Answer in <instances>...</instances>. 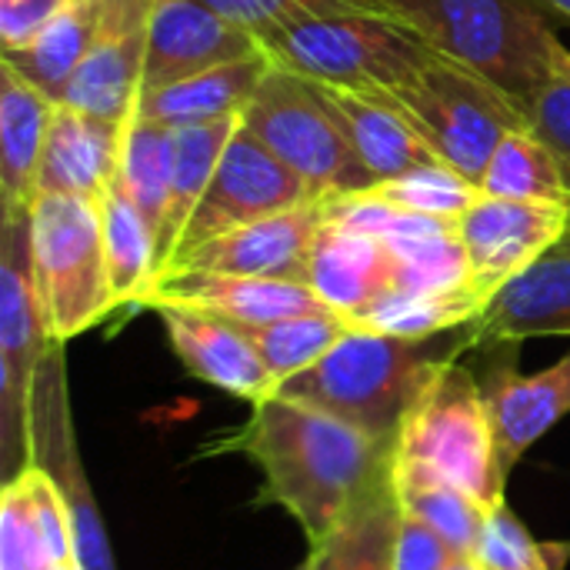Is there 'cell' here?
I'll use <instances>...</instances> for the list:
<instances>
[{
    "mask_svg": "<svg viewBox=\"0 0 570 570\" xmlns=\"http://www.w3.org/2000/svg\"><path fill=\"white\" fill-rule=\"evenodd\" d=\"M200 454H244L254 461L264 478L261 504L287 511L317 544L354 494L391 461V444L274 394L254 404L244 428L210 438Z\"/></svg>",
    "mask_w": 570,
    "mask_h": 570,
    "instance_id": "cell-1",
    "label": "cell"
},
{
    "mask_svg": "<svg viewBox=\"0 0 570 570\" xmlns=\"http://www.w3.org/2000/svg\"><path fill=\"white\" fill-rule=\"evenodd\" d=\"M354 7L391 17L524 107L554 73L561 37L544 0H354Z\"/></svg>",
    "mask_w": 570,
    "mask_h": 570,
    "instance_id": "cell-2",
    "label": "cell"
},
{
    "mask_svg": "<svg viewBox=\"0 0 570 570\" xmlns=\"http://www.w3.org/2000/svg\"><path fill=\"white\" fill-rule=\"evenodd\" d=\"M391 471L397 481L451 484L488 511L508 501V474L498 458L484 387L458 357L431 371L401 417L391 444Z\"/></svg>",
    "mask_w": 570,
    "mask_h": 570,
    "instance_id": "cell-3",
    "label": "cell"
},
{
    "mask_svg": "<svg viewBox=\"0 0 570 570\" xmlns=\"http://www.w3.org/2000/svg\"><path fill=\"white\" fill-rule=\"evenodd\" d=\"M468 347V334L458 344L441 347L438 337L411 341L351 331L314 367L284 381L277 394L317 407L374 441L394 444L401 417L414 404L431 371Z\"/></svg>",
    "mask_w": 570,
    "mask_h": 570,
    "instance_id": "cell-4",
    "label": "cell"
},
{
    "mask_svg": "<svg viewBox=\"0 0 570 570\" xmlns=\"http://www.w3.org/2000/svg\"><path fill=\"white\" fill-rule=\"evenodd\" d=\"M257 40L271 67L354 90L394 87L434 53L407 27L364 7L301 13Z\"/></svg>",
    "mask_w": 570,
    "mask_h": 570,
    "instance_id": "cell-5",
    "label": "cell"
},
{
    "mask_svg": "<svg viewBox=\"0 0 570 570\" xmlns=\"http://www.w3.org/2000/svg\"><path fill=\"white\" fill-rule=\"evenodd\" d=\"M371 94L397 107L431 150L474 184H481L501 137L531 127L521 100L444 53H431L407 80Z\"/></svg>",
    "mask_w": 570,
    "mask_h": 570,
    "instance_id": "cell-6",
    "label": "cell"
},
{
    "mask_svg": "<svg viewBox=\"0 0 570 570\" xmlns=\"http://www.w3.org/2000/svg\"><path fill=\"white\" fill-rule=\"evenodd\" d=\"M240 124L321 200L361 194L377 184L334 110L321 100L317 87L291 70L271 67L264 73L240 110Z\"/></svg>",
    "mask_w": 570,
    "mask_h": 570,
    "instance_id": "cell-7",
    "label": "cell"
},
{
    "mask_svg": "<svg viewBox=\"0 0 570 570\" xmlns=\"http://www.w3.org/2000/svg\"><path fill=\"white\" fill-rule=\"evenodd\" d=\"M30 234L47 334L67 344L117 311L107 284L100 210L83 197L37 194Z\"/></svg>",
    "mask_w": 570,
    "mask_h": 570,
    "instance_id": "cell-8",
    "label": "cell"
},
{
    "mask_svg": "<svg viewBox=\"0 0 570 570\" xmlns=\"http://www.w3.org/2000/svg\"><path fill=\"white\" fill-rule=\"evenodd\" d=\"M50 344L33 267L30 214L0 230V471L3 484L27 468V404Z\"/></svg>",
    "mask_w": 570,
    "mask_h": 570,
    "instance_id": "cell-9",
    "label": "cell"
},
{
    "mask_svg": "<svg viewBox=\"0 0 570 570\" xmlns=\"http://www.w3.org/2000/svg\"><path fill=\"white\" fill-rule=\"evenodd\" d=\"M27 464L50 474L57 491L63 494L70 518H73V541H77V564L80 570H117L110 541L104 531V518L97 511L80 448H77V428L67 394V364H63V344L50 341L33 384H30V404H27Z\"/></svg>",
    "mask_w": 570,
    "mask_h": 570,
    "instance_id": "cell-10",
    "label": "cell"
},
{
    "mask_svg": "<svg viewBox=\"0 0 570 570\" xmlns=\"http://www.w3.org/2000/svg\"><path fill=\"white\" fill-rule=\"evenodd\" d=\"M311 200H321V197L277 154H271L244 124H237L214 170V180L180 237L177 257L244 224H254L261 217H271V214H281Z\"/></svg>",
    "mask_w": 570,
    "mask_h": 570,
    "instance_id": "cell-11",
    "label": "cell"
},
{
    "mask_svg": "<svg viewBox=\"0 0 570 570\" xmlns=\"http://www.w3.org/2000/svg\"><path fill=\"white\" fill-rule=\"evenodd\" d=\"M461 240L471 264V287L491 297L518 274L551 254L570 227V204L481 197L461 220Z\"/></svg>",
    "mask_w": 570,
    "mask_h": 570,
    "instance_id": "cell-12",
    "label": "cell"
},
{
    "mask_svg": "<svg viewBox=\"0 0 570 570\" xmlns=\"http://www.w3.org/2000/svg\"><path fill=\"white\" fill-rule=\"evenodd\" d=\"M150 10L154 0H107L97 40L70 77L60 104L120 124L130 120L144 87Z\"/></svg>",
    "mask_w": 570,
    "mask_h": 570,
    "instance_id": "cell-13",
    "label": "cell"
},
{
    "mask_svg": "<svg viewBox=\"0 0 570 570\" xmlns=\"http://www.w3.org/2000/svg\"><path fill=\"white\" fill-rule=\"evenodd\" d=\"M187 307L204 311L237 327H261L297 314L331 311L311 284L274 277H237L217 271H167L140 297L137 311Z\"/></svg>",
    "mask_w": 570,
    "mask_h": 570,
    "instance_id": "cell-14",
    "label": "cell"
},
{
    "mask_svg": "<svg viewBox=\"0 0 570 570\" xmlns=\"http://www.w3.org/2000/svg\"><path fill=\"white\" fill-rule=\"evenodd\" d=\"M321 217V200L261 217L200 244L197 250L177 257L167 271H217L237 277H274L307 284V264Z\"/></svg>",
    "mask_w": 570,
    "mask_h": 570,
    "instance_id": "cell-15",
    "label": "cell"
},
{
    "mask_svg": "<svg viewBox=\"0 0 570 570\" xmlns=\"http://www.w3.org/2000/svg\"><path fill=\"white\" fill-rule=\"evenodd\" d=\"M250 53H261V40L207 10L200 0H154L140 90L164 87Z\"/></svg>",
    "mask_w": 570,
    "mask_h": 570,
    "instance_id": "cell-16",
    "label": "cell"
},
{
    "mask_svg": "<svg viewBox=\"0 0 570 570\" xmlns=\"http://www.w3.org/2000/svg\"><path fill=\"white\" fill-rule=\"evenodd\" d=\"M177 361L204 384L247 401L250 407L277 394V381L261 361L244 327L204 311L157 307Z\"/></svg>",
    "mask_w": 570,
    "mask_h": 570,
    "instance_id": "cell-17",
    "label": "cell"
},
{
    "mask_svg": "<svg viewBox=\"0 0 570 570\" xmlns=\"http://www.w3.org/2000/svg\"><path fill=\"white\" fill-rule=\"evenodd\" d=\"M471 347H514L531 337H570V250L554 247L504 284L464 327Z\"/></svg>",
    "mask_w": 570,
    "mask_h": 570,
    "instance_id": "cell-18",
    "label": "cell"
},
{
    "mask_svg": "<svg viewBox=\"0 0 570 570\" xmlns=\"http://www.w3.org/2000/svg\"><path fill=\"white\" fill-rule=\"evenodd\" d=\"M481 387L494 421L498 458L511 478L521 458L570 414V354L538 374L501 364Z\"/></svg>",
    "mask_w": 570,
    "mask_h": 570,
    "instance_id": "cell-19",
    "label": "cell"
},
{
    "mask_svg": "<svg viewBox=\"0 0 570 570\" xmlns=\"http://www.w3.org/2000/svg\"><path fill=\"white\" fill-rule=\"evenodd\" d=\"M124 124L57 104L37 170V194L100 200L117 177Z\"/></svg>",
    "mask_w": 570,
    "mask_h": 570,
    "instance_id": "cell-20",
    "label": "cell"
},
{
    "mask_svg": "<svg viewBox=\"0 0 570 570\" xmlns=\"http://www.w3.org/2000/svg\"><path fill=\"white\" fill-rule=\"evenodd\" d=\"M307 284L331 311L354 317L394 291V254L381 237L321 217Z\"/></svg>",
    "mask_w": 570,
    "mask_h": 570,
    "instance_id": "cell-21",
    "label": "cell"
},
{
    "mask_svg": "<svg viewBox=\"0 0 570 570\" xmlns=\"http://www.w3.org/2000/svg\"><path fill=\"white\" fill-rule=\"evenodd\" d=\"M311 83L317 87L321 100L334 110V117L347 130L357 157L377 177V184L411 174L417 167L444 164L431 150V144L414 130V124L397 107H391L384 97H377L371 90L341 87V83H317V80H311Z\"/></svg>",
    "mask_w": 570,
    "mask_h": 570,
    "instance_id": "cell-22",
    "label": "cell"
},
{
    "mask_svg": "<svg viewBox=\"0 0 570 570\" xmlns=\"http://www.w3.org/2000/svg\"><path fill=\"white\" fill-rule=\"evenodd\" d=\"M57 100L0 60V200L3 220L23 217L37 197V170Z\"/></svg>",
    "mask_w": 570,
    "mask_h": 570,
    "instance_id": "cell-23",
    "label": "cell"
},
{
    "mask_svg": "<svg viewBox=\"0 0 570 570\" xmlns=\"http://www.w3.org/2000/svg\"><path fill=\"white\" fill-rule=\"evenodd\" d=\"M401 498L391 461L354 494L337 524L311 544V570H394Z\"/></svg>",
    "mask_w": 570,
    "mask_h": 570,
    "instance_id": "cell-24",
    "label": "cell"
},
{
    "mask_svg": "<svg viewBox=\"0 0 570 570\" xmlns=\"http://www.w3.org/2000/svg\"><path fill=\"white\" fill-rule=\"evenodd\" d=\"M267 70H271V60L264 53L217 63L194 77L140 90L134 114L144 120L167 124L174 130L190 127V124H210L220 117H237L247 107V100L254 97V90Z\"/></svg>",
    "mask_w": 570,
    "mask_h": 570,
    "instance_id": "cell-25",
    "label": "cell"
},
{
    "mask_svg": "<svg viewBox=\"0 0 570 570\" xmlns=\"http://www.w3.org/2000/svg\"><path fill=\"white\" fill-rule=\"evenodd\" d=\"M237 124H240V114L174 130V177H170L164 220L157 230V277L174 264L180 237L187 224L194 220Z\"/></svg>",
    "mask_w": 570,
    "mask_h": 570,
    "instance_id": "cell-26",
    "label": "cell"
},
{
    "mask_svg": "<svg viewBox=\"0 0 570 570\" xmlns=\"http://www.w3.org/2000/svg\"><path fill=\"white\" fill-rule=\"evenodd\" d=\"M107 0H73L63 7L30 43L17 50H3L0 60L20 70L37 90H43L50 100L60 104L70 77L90 53L100 20H104Z\"/></svg>",
    "mask_w": 570,
    "mask_h": 570,
    "instance_id": "cell-27",
    "label": "cell"
},
{
    "mask_svg": "<svg viewBox=\"0 0 570 570\" xmlns=\"http://www.w3.org/2000/svg\"><path fill=\"white\" fill-rule=\"evenodd\" d=\"M100 210V237H104V264L110 297L120 307H137L140 297L157 281V240L140 210L124 197L117 184L104 190L97 200Z\"/></svg>",
    "mask_w": 570,
    "mask_h": 570,
    "instance_id": "cell-28",
    "label": "cell"
},
{
    "mask_svg": "<svg viewBox=\"0 0 570 570\" xmlns=\"http://www.w3.org/2000/svg\"><path fill=\"white\" fill-rule=\"evenodd\" d=\"M484 297L474 287L458 291H391L361 314L347 317L354 331L428 341L468 327L484 311Z\"/></svg>",
    "mask_w": 570,
    "mask_h": 570,
    "instance_id": "cell-29",
    "label": "cell"
},
{
    "mask_svg": "<svg viewBox=\"0 0 570 570\" xmlns=\"http://www.w3.org/2000/svg\"><path fill=\"white\" fill-rule=\"evenodd\" d=\"M170 177H174V127L130 114V120L124 124V147H120L114 184L150 224L154 240L164 220Z\"/></svg>",
    "mask_w": 570,
    "mask_h": 570,
    "instance_id": "cell-30",
    "label": "cell"
},
{
    "mask_svg": "<svg viewBox=\"0 0 570 570\" xmlns=\"http://www.w3.org/2000/svg\"><path fill=\"white\" fill-rule=\"evenodd\" d=\"M478 187L484 197H501V200L570 204V190L554 154L531 127L501 137Z\"/></svg>",
    "mask_w": 570,
    "mask_h": 570,
    "instance_id": "cell-31",
    "label": "cell"
},
{
    "mask_svg": "<svg viewBox=\"0 0 570 570\" xmlns=\"http://www.w3.org/2000/svg\"><path fill=\"white\" fill-rule=\"evenodd\" d=\"M244 331L281 387L294 374H304L307 367H314L354 327L337 311H317V314H297V317H284V321L244 327Z\"/></svg>",
    "mask_w": 570,
    "mask_h": 570,
    "instance_id": "cell-32",
    "label": "cell"
},
{
    "mask_svg": "<svg viewBox=\"0 0 570 570\" xmlns=\"http://www.w3.org/2000/svg\"><path fill=\"white\" fill-rule=\"evenodd\" d=\"M371 194L387 200L391 207L407 210V214L444 217V220H461L484 197L471 177H464L461 170H454L448 164L417 167L411 174L381 180L371 187Z\"/></svg>",
    "mask_w": 570,
    "mask_h": 570,
    "instance_id": "cell-33",
    "label": "cell"
},
{
    "mask_svg": "<svg viewBox=\"0 0 570 570\" xmlns=\"http://www.w3.org/2000/svg\"><path fill=\"white\" fill-rule=\"evenodd\" d=\"M397 498L407 514L424 521L431 531H438L461 558L474 554L481 524L488 518V508H481L474 498L451 484H434V481H397Z\"/></svg>",
    "mask_w": 570,
    "mask_h": 570,
    "instance_id": "cell-34",
    "label": "cell"
},
{
    "mask_svg": "<svg viewBox=\"0 0 570 570\" xmlns=\"http://www.w3.org/2000/svg\"><path fill=\"white\" fill-rule=\"evenodd\" d=\"M73 568L60 564L37 524L33 504L20 478L0 488V570H53Z\"/></svg>",
    "mask_w": 570,
    "mask_h": 570,
    "instance_id": "cell-35",
    "label": "cell"
},
{
    "mask_svg": "<svg viewBox=\"0 0 570 570\" xmlns=\"http://www.w3.org/2000/svg\"><path fill=\"white\" fill-rule=\"evenodd\" d=\"M471 558L481 570H551L548 551L531 538L508 501L488 511Z\"/></svg>",
    "mask_w": 570,
    "mask_h": 570,
    "instance_id": "cell-36",
    "label": "cell"
},
{
    "mask_svg": "<svg viewBox=\"0 0 570 570\" xmlns=\"http://www.w3.org/2000/svg\"><path fill=\"white\" fill-rule=\"evenodd\" d=\"M528 117H531V130L554 154L570 190V70L561 63L558 53H554V73L528 104Z\"/></svg>",
    "mask_w": 570,
    "mask_h": 570,
    "instance_id": "cell-37",
    "label": "cell"
},
{
    "mask_svg": "<svg viewBox=\"0 0 570 570\" xmlns=\"http://www.w3.org/2000/svg\"><path fill=\"white\" fill-rule=\"evenodd\" d=\"M207 10L220 13L234 27L250 30L254 37L274 30L284 20H294L301 13L314 10H334V7H354V0H200Z\"/></svg>",
    "mask_w": 570,
    "mask_h": 570,
    "instance_id": "cell-38",
    "label": "cell"
},
{
    "mask_svg": "<svg viewBox=\"0 0 570 570\" xmlns=\"http://www.w3.org/2000/svg\"><path fill=\"white\" fill-rule=\"evenodd\" d=\"M461 554L424 521L407 514L401 508V531H397V551L394 570H448Z\"/></svg>",
    "mask_w": 570,
    "mask_h": 570,
    "instance_id": "cell-39",
    "label": "cell"
},
{
    "mask_svg": "<svg viewBox=\"0 0 570 570\" xmlns=\"http://www.w3.org/2000/svg\"><path fill=\"white\" fill-rule=\"evenodd\" d=\"M73 0H0V43L3 50H17L30 43L63 7Z\"/></svg>",
    "mask_w": 570,
    "mask_h": 570,
    "instance_id": "cell-40",
    "label": "cell"
},
{
    "mask_svg": "<svg viewBox=\"0 0 570 570\" xmlns=\"http://www.w3.org/2000/svg\"><path fill=\"white\" fill-rule=\"evenodd\" d=\"M544 3H548L551 10H558L564 20H570V0H544Z\"/></svg>",
    "mask_w": 570,
    "mask_h": 570,
    "instance_id": "cell-41",
    "label": "cell"
},
{
    "mask_svg": "<svg viewBox=\"0 0 570 570\" xmlns=\"http://www.w3.org/2000/svg\"><path fill=\"white\" fill-rule=\"evenodd\" d=\"M448 570H481V568H478V561H474V558H458V561H454Z\"/></svg>",
    "mask_w": 570,
    "mask_h": 570,
    "instance_id": "cell-42",
    "label": "cell"
},
{
    "mask_svg": "<svg viewBox=\"0 0 570 570\" xmlns=\"http://www.w3.org/2000/svg\"><path fill=\"white\" fill-rule=\"evenodd\" d=\"M558 57H561V63H564V67H568V70H570V50H568V47H564V43H561Z\"/></svg>",
    "mask_w": 570,
    "mask_h": 570,
    "instance_id": "cell-43",
    "label": "cell"
},
{
    "mask_svg": "<svg viewBox=\"0 0 570 570\" xmlns=\"http://www.w3.org/2000/svg\"><path fill=\"white\" fill-rule=\"evenodd\" d=\"M558 247H561V250H570V227H568V234H564V240H561Z\"/></svg>",
    "mask_w": 570,
    "mask_h": 570,
    "instance_id": "cell-44",
    "label": "cell"
},
{
    "mask_svg": "<svg viewBox=\"0 0 570 570\" xmlns=\"http://www.w3.org/2000/svg\"><path fill=\"white\" fill-rule=\"evenodd\" d=\"M294 570H311V564H307V561H304V564H297V568Z\"/></svg>",
    "mask_w": 570,
    "mask_h": 570,
    "instance_id": "cell-45",
    "label": "cell"
}]
</instances>
